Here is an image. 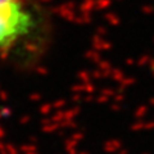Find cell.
<instances>
[{
    "label": "cell",
    "instance_id": "6da1fadb",
    "mask_svg": "<svg viewBox=\"0 0 154 154\" xmlns=\"http://www.w3.org/2000/svg\"><path fill=\"white\" fill-rule=\"evenodd\" d=\"M50 21L38 0H0V58L28 62L40 54Z\"/></svg>",
    "mask_w": 154,
    "mask_h": 154
}]
</instances>
